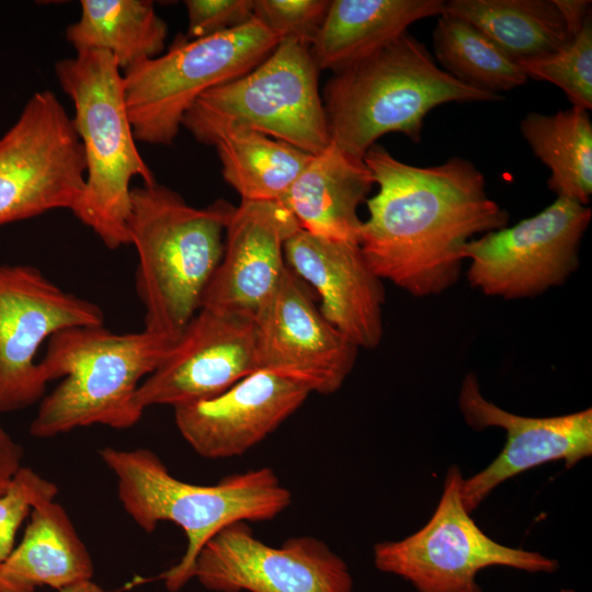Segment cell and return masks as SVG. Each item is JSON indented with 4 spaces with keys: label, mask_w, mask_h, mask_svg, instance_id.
Returning <instances> with one entry per match:
<instances>
[{
    "label": "cell",
    "mask_w": 592,
    "mask_h": 592,
    "mask_svg": "<svg viewBox=\"0 0 592 592\" xmlns=\"http://www.w3.org/2000/svg\"><path fill=\"white\" fill-rule=\"evenodd\" d=\"M190 39L239 27L254 18V0H186Z\"/></svg>",
    "instance_id": "obj_31"
},
{
    "label": "cell",
    "mask_w": 592,
    "mask_h": 592,
    "mask_svg": "<svg viewBox=\"0 0 592 592\" xmlns=\"http://www.w3.org/2000/svg\"><path fill=\"white\" fill-rule=\"evenodd\" d=\"M286 265L319 296L323 317L358 349H376L383 338V280L357 242L333 240L304 229L284 247Z\"/></svg>",
    "instance_id": "obj_18"
},
{
    "label": "cell",
    "mask_w": 592,
    "mask_h": 592,
    "mask_svg": "<svg viewBox=\"0 0 592 592\" xmlns=\"http://www.w3.org/2000/svg\"><path fill=\"white\" fill-rule=\"evenodd\" d=\"M533 153L549 169L548 189L581 205L592 194V122L588 111L571 106L547 115L530 112L520 124Z\"/></svg>",
    "instance_id": "obj_25"
},
{
    "label": "cell",
    "mask_w": 592,
    "mask_h": 592,
    "mask_svg": "<svg viewBox=\"0 0 592 592\" xmlns=\"http://www.w3.org/2000/svg\"><path fill=\"white\" fill-rule=\"evenodd\" d=\"M309 395L305 387L259 369L216 397L175 408L174 421L198 455L239 456L276 430Z\"/></svg>",
    "instance_id": "obj_19"
},
{
    "label": "cell",
    "mask_w": 592,
    "mask_h": 592,
    "mask_svg": "<svg viewBox=\"0 0 592 592\" xmlns=\"http://www.w3.org/2000/svg\"><path fill=\"white\" fill-rule=\"evenodd\" d=\"M100 457L115 477L119 502L138 527L151 533L159 523L172 522L183 530L185 551L160 576L170 592L193 579L198 553L220 530L236 522L269 521L292 502L289 490L270 467L231 474L204 486L175 478L148 448L106 446Z\"/></svg>",
    "instance_id": "obj_2"
},
{
    "label": "cell",
    "mask_w": 592,
    "mask_h": 592,
    "mask_svg": "<svg viewBox=\"0 0 592 592\" xmlns=\"http://www.w3.org/2000/svg\"><path fill=\"white\" fill-rule=\"evenodd\" d=\"M193 578L214 592H353L346 562L325 542L300 535L269 546L247 522L224 527L203 546Z\"/></svg>",
    "instance_id": "obj_13"
},
{
    "label": "cell",
    "mask_w": 592,
    "mask_h": 592,
    "mask_svg": "<svg viewBox=\"0 0 592 592\" xmlns=\"http://www.w3.org/2000/svg\"><path fill=\"white\" fill-rule=\"evenodd\" d=\"M527 78L551 82L572 106L592 109V20L562 47L545 56L517 61Z\"/></svg>",
    "instance_id": "obj_28"
},
{
    "label": "cell",
    "mask_w": 592,
    "mask_h": 592,
    "mask_svg": "<svg viewBox=\"0 0 592 592\" xmlns=\"http://www.w3.org/2000/svg\"><path fill=\"white\" fill-rule=\"evenodd\" d=\"M443 0H331L310 46L320 70L341 71L380 50L419 20L440 16Z\"/></svg>",
    "instance_id": "obj_22"
},
{
    "label": "cell",
    "mask_w": 592,
    "mask_h": 592,
    "mask_svg": "<svg viewBox=\"0 0 592 592\" xmlns=\"http://www.w3.org/2000/svg\"><path fill=\"white\" fill-rule=\"evenodd\" d=\"M22 458V446L0 423V494L9 488L14 476L23 466Z\"/></svg>",
    "instance_id": "obj_32"
},
{
    "label": "cell",
    "mask_w": 592,
    "mask_h": 592,
    "mask_svg": "<svg viewBox=\"0 0 592 592\" xmlns=\"http://www.w3.org/2000/svg\"><path fill=\"white\" fill-rule=\"evenodd\" d=\"M459 411L469 428H501L506 433L499 455L482 470L463 479L460 496L467 512H474L502 482L549 462L567 468L592 454V410L533 418L505 411L487 400L475 373H468L458 395Z\"/></svg>",
    "instance_id": "obj_16"
},
{
    "label": "cell",
    "mask_w": 592,
    "mask_h": 592,
    "mask_svg": "<svg viewBox=\"0 0 592 592\" xmlns=\"http://www.w3.org/2000/svg\"><path fill=\"white\" fill-rule=\"evenodd\" d=\"M58 487L30 467L22 466L9 488L0 494V568L14 549L15 536L33 505L54 500Z\"/></svg>",
    "instance_id": "obj_29"
},
{
    "label": "cell",
    "mask_w": 592,
    "mask_h": 592,
    "mask_svg": "<svg viewBox=\"0 0 592 592\" xmlns=\"http://www.w3.org/2000/svg\"><path fill=\"white\" fill-rule=\"evenodd\" d=\"M92 558L66 510L54 500L35 503L23 537L0 568V592L57 591L91 580Z\"/></svg>",
    "instance_id": "obj_21"
},
{
    "label": "cell",
    "mask_w": 592,
    "mask_h": 592,
    "mask_svg": "<svg viewBox=\"0 0 592 592\" xmlns=\"http://www.w3.org/2000/svg\"><path fill=\"white\" fill-rule=\"evenodd\" d=\"M503 99L452 77L408 32L334 72L322 95L331 143L360 159L388 133L419 143L425 116L441 104Z\"/></svg>",
    "instance_id": "obj_4"
},
{
    "label": "cell",
    "mask_w": 592,
    "mask_h": 592,
    "mask_svg": "<svg viewBox=\"0 0 592 592\" xmlns=\"http://www.w3.org/2000/svg\"><path fill=\"white\" fill-rule=\"evenodd\" d=\"M443 13L473 24L516 61L554 53L570 39L553 0H448Z\"/></svg>",
    "instance_id": "obj_24"
},
{
    "label": "cell",
    "mask_w": 592,
    "mask_h": 592,
    "mask_svg": "<svg viewBox=\"0 0 592 592\" xmlns=\"http://www.w3.org/2000/svg\"><path fill=\"white\" fill-rule=\"evenodd\" d=\"M436 60L458 81L500 94L526 83L519 62L465 20L442 13L433 31Z\"/></svg>",
    "instance_id": "obj_27"
},
{
    "label": "cell",
    "mask_w": 592,
    "mask_h": 592,
    "mask_svg": "<svg viewBox=\"0 0 592 592\" xmlns=\"http://www.w3.org/2000/svg\"><path fill=\"white\" fill-rule=\"evenodd\" d=\"M77 22L66 30L76 50L110 53L124 71L164 49L167 23L150 0H81Z\"/></svg>",
    "instance_id": "obj_23"
},
{
    "label": "cell",
    "mask_w": 592,
    "mask_h": 592,
    "mask_svg": "<svg viewBox=\"0 0 592 592\" xmlns=\"http://www.w3.org/2000/svg\"><path fill=\"white\" fill-rule=\"evenodd\" d=\"M330 0H254V19L280 41L291 39L311 46L316 39Z\"/></svg>",
    "instance_id": "obj_30"
},
{
    "label": "cell",
    "mask_w": 592,
    "mask_h": 592,
    "mask_svg": "<svg viewBox=\"0 0 592 592\" xmlns=\"http://www.w3.org/2000/svg\"><path fill=\"white\" fill-rule=\"evenodd\" d=\"M173 343L145 329L117 334L103 326H78L55 333L38 365L46 383L64 380L42 398L31 435L48 439L92 424L135 425L144 413L136 402L138 387Z\"/></svg>",
    "instance_id": "obj_5"
},
{
    "label": "cell",
    "mask_w": 592,
    "mask_h": 592,
    "mask_svg": "<svg viewBox=\"0 0 592 592\" xmlns=\"http://www.w3.org/2000/svg\"><path fill=\"white\" fill-rule=\"evenodd\" d=\"M210 146L217 150L225 181L241 201L281 202L312 157L287 143L246 129L224 132Z\"/></svg>",
    "instance_id": "obj_26"
},
{
    "label": "cell",
    "mask_w": 592,
    "mask_h": 592,
    "mask_svg": "<svg viewBox=\"0 0 592 592\" xmlns=\"http://www.w3.org/2000/svg\"><path fill=\"white\" fill-rule=\"evenodd\" d=\"M560 12L570 38L583 26L584 21L591 14V1L589 0H553Z\"/></svg>",
    "instance_id": "obj_33"
},
{
    "label": "cell",
    "mask_w": 592,
    "mask_h": 592,
    "mask_svg": "<svg viewBox=\"0 0 592 592\" xmlns=\"http://www.w3.org/2000/svg\"><path fill=\"white\" fill-rule=\"evenodd\" d=\"M259 371L255 319L200 308L136 392L145 411L210 399Z\"/></svg>",
    "instance_id": "obj_15"
},
{
    "label": "cell",
    "mask_w": 592,
    "mask_h": 592,
    "mask_svg": "<svg viewBox=\"0 0 592 592\" xmlns=\"http://www.w3.org/2000/svg\"><path fill=\"white\" fill-rule=\"evenodd\" d=\"M235 207L224 200L194 207L157 181L132 187L127 232L145 330L175 341L200 310Z\"/></svg>",
    "instance_id": "obj_3"
},
{
    "label": "cell",
    "mask_w": 592,
    "mask_h": 592,
    "mask_svg": "<svg viewBox=\"0 0 592 592\" xmlns=\"http://www.w3.org/2000/svg\"><path fill=\"white\" fill-rule=\"evenodd\" d=\"M300 226L278 201H241L226 226L220 262L201 308L255 319L287 269L285 242Z\"/></svg>",
    "instance_id": "obj_17"
},
{
    "label": "cell",
    "mask_w": 592,
    "mask_h": 592,
    "mask_svg": "<svg viewBox=\"0 0 592 592\" xmlns=\"http://www.w3.org/2000/svg\"><path fill=\"white\" fill-rule=\"evenodd\" d=\"M560 592H577V591H574L572 589H562V590H560Z\"/></svg>",
    "instance_id": "obj_35"
},
{
    "label": "cell",
    "mask_w": 592,
    "mask_h": 592,
    "mask_svg": "<svg viewBox=\"0 0 592 592\" xmlns=\"http://www.w3.org/2000/svg\"><path fill=\"white\" fill-rule=\"evenodd\" d=\"M457 465L446 471L442 496L431 519L413 534L374 546V565L398 576L417 592H483L477 574L493 566L531 573H553L556 559L514 548L489 537L465 509Z\"/></svg>",
    "instance_id": "obj_9"
},
{
    "label": "cell",
    "mask_w": 592,
    "mask_h": 592,
    "mask_svg": "<svg viewBox=\"0 0 592 592\" xmlns=\"http://www.w3.org/2000/svg\"><path fill=\"white\" fill-rule=\"evenodd\" d=\"M278 43L277 35L253 18L212 36L177 38L164 54L124 70L136 141L171 146L184 115L204 92L249 72Z\"/></svg>",
    "instance_id": "obj_8"
},
{
    "label": "cell",
    "mask_w": 592,
    "mask_h": 592,
    "mask_svg": "<svg viewBox=\"0 0 592 592\" xmlns=\"http://www.w3.org/2000/svg\"><path fill=\"white\" fill-rule=\"evenodd\" d=\"M103 310L66 292L31 265H0V415L44 397L37 350L55 333L103 326Z\"/></svg>",
    "instance_id": "obj_12"
},
{
    "label": "cell",
    "mask_w": 592,
    "mask_h": 592,
    "mask_svg": "<svg viewBox=\"0 0 592 592\" xmlns=\"http://www.w3.org/2000/svg\"><path fill=\"white\" fill-rule=\"evenodd\" d=\"M56 78L75 107L86 182L72 214L111 250L130 244V181L156 182L141 158L125 104L123 73L104 50L81 49L55 65Z\"/></svg>",
    "instance_id": "obj_6"
},
{
    "label": "cell",
    "mask_w": 592,
    "mask_h": 592,
    "mask_svg": "<svg viewBox=\"0 0 592 592\" xmlns=\"http://www.w3.org/2000/svg\"><path fill=\"white\" fill-rule=\"evenodd\" d=\"M373 184V174L363 159L330 143L311 157L281 202L301 229L358 243L363 220L357 208Z\"/></svg>",
    "instance_id": "obj_20"
},
{
    "label": "cell",
    "mask_w": 592,
    "mask_h": 592,
    "mask_svg": "<svg viewBox=\"0 0 592 592\" xmlns=\"http://www.w3.org/2000/svg\"><path fill=\"white\" fill-rule=\"evenodd\" d=\"M255 325L259 369L310 394H334L354 367L358 348L323 317L311 288L288 266Z\"/></svg>",
    "instance_id": "obj_14"
},
{
    "label": "cell",
    "mask_w": 592,
    "mask_h": 592,
    "mask_svg": "<svg viewBox=\"0 0 592 592\" xmlns=\"http://www.w3.org/2000/svg\"><path fill=\"white\" fill-rule=\"evenodd\" d=\"M86 182L72 117L53 91L35 92L0 137V226L67 208Z\"/></svg>",
    "instance_id": "obj_10"
},
{
    "label": "cell",
    "mask_w": 592,
    "mask_h": 592,
    "mask_svg": "<svg viewBox=\"0 0 592 592\" xmlns=\"http://www.w3.org/2000/svg\"><path fill=\"white\" fill-rule=\"evenodd\" d=\"M591 218L589 206L557 197L534 216L473 238L463 249L470 286L509 300L562 285L579 267Z\"/></svg>",
    "instance_id": "obj_11"
},
{
    "label": "cell",
    "mask_w": 592,
    "mask_h": 592,
    "mask_svg": "<svg viewBox=\"0 0 592 592\" xmlns=\"http://www.w3.org/2000/svg\"><path fill=\"white\" fill-rule=\"evenodd\" d=\"M363 160L378 191L365 201L358 244L383 281L413 297L454 286L465 244L508 226L509 213L489 197L483 173L467 159L417 167L374 145Z\"/></svg>",
    "instance_id": "obj_1"
},
{
    "label": "cell",
    "mask_w": 592,
    "mask_h": 592,
    "mask_svg": "<svg viewBox=\"0 0 592 592\" xmlns=\"http://www.w3.org/2000/svg\"><path fill=\"white\" fill-rule=\"evenodd\" d=\"M319 72L309 46L280 41L252 70L204 92L182 126L208 146L224 132L246 129L318 155L331 143Z\"/></svg>",
    "instance_id": "obj_7"
},
{
    "label": "cell",
    "mask_w": 592,
    "mask_h": 592,
    "mask_svg": "<svg viewBox=\"0 0 592 592\" xmlns=\"http://www.w3.org/2000/svg\"><path fill=\"white\" fill-rule=\"evenodd\" d=\"M58 592H107L92 579L66 587Z\"/></svg>",
    "instance_id": "obj_34"
}]
</instances>
